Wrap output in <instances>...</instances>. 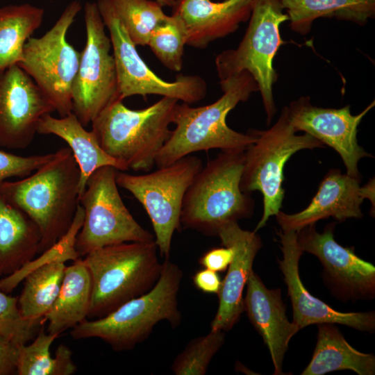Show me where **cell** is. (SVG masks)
Returning <instances> with one entry per match:
<instances>
[{
  "mask_svg": "<svg viewBox=\"0 0 375 375\" xmlns=\"http://www.w3.org/2000/svg\"><path fill=\"white\" fill-rule=\"evenodd\" d=\"M40 240L35 223L0 189V276L15 273L35 258Z\"/></svg>",
  "mask_w": 375,
  "mask_h": 375,
  "instance_id": "23",
  "label": "cell"
},
{
  "mask_svg": "<svg viewBox=\"0 0 375 375\" xmlns=\"http://www.w3.org/2000/svg\"><path fill=\"white\" fill-rule=\"evenodd\" d=\"M277 235L283 253V258L278 259V263L292 303L293 322L299 329L312 324L331 323L373 333L374 311L340 312L308 292L299 276V262L303 251L297 243V232L281 231Z\"/></svg>",
  "mask_w": 375,
  "mask_h": 375,
  "instance_id": "17",
  "label": "cell"
},
{
  "mask_svg": "<svg viewBox=\"0 0 375 375\" xmlns=\"http://www.w3.org/2000/svg\"><path fill=\"white\" fill-rule=\"evenodd\" d=\"M44 15L43 8L29 3L0 7V72L22 60L24 45Z\"/></svg>",
  "mask_w": 375,
  "mask_h": 375,
  "instance_id": "27",
  "label": "cell"
},
{
  "mask_svg": "<svg viewBox=\"0 0 375 375\" xmlns=\"http://www.w3.org/2000/svg\"><path fill=\"white\" fill-rule=\"evenodd\" d=\"M59 335L45 333L42 326L30 344L19 345L16 374L18 375H72L76 372L72 352L64 344H60L55 357L50 347Z\"/></svg>",
  "mask_w": 375,
  "mask_h": 375,
  "instance_id": "28",
  "label": "cell"
},
{
  "mask_svg": "<svg viewBox=\"0 0 375 375\" xmlns=\"http://www.w3.org/2000/svg\"><path fill=\"white\" fill-rule=\"evenodd\" d=\"M80 169L69 147H62L35 173L0 189L38 226L39 253L54 244L70 227L79 205Z\"/></svg>",
  "mask_w": 375,
  "mask_h": 375,
  "instance_id": "2",
  "label": "cell"
},
{
  "mask_svg": "<svg viewBox=\"0 0 375 375\" xmlns=\"http://www.w3.org/2000/svg\"><path fill=\"white\" fill-rule=\"evenodd\" d=\"M335 224L322 233L315 224L297 232L302 251L315 256L323 265V276L333 294L344 301L371 300L375 295V267L359 258L353 248L344 247L334 238Z\"/></svg>",
  "mask_w": 375,
  "mask_h": 375,
  "instance_id": "14",
  "label": "cell"
},
{
  "mask_svg": "<svg viewBox=\"0 0 375 375\" xmlns=\"http://www.w3.org/2000/svg\"><path fill=\"white\" fill-rule=\"evenodd\" d=\"M54 111L50 99L19 65L0 72V147L26 149L40 119Z\"/></svg>",
  "mask_w": 375,
  "mask_h": 375,
  "instance_id": "15",
  "label": "cell"
},
{
  "mask_svg": "<svg viewBox=\"0 0 375 375\" xmlns=\"http://www.w3.org/2000/svg\"><path fill=\"white\" fill-rule=\"evenodd\" d=\"M38 133L56 135L69 145L80 169L79 197L89 177L99 168L112 166L120 171L128 170L102 149L94 132L87 131L72 112L60 118L51 114L44 115L39 122Z\"/></svg>",
  "mask_w": 375,
  "mask_h": 375,
  "instance_id": "22",
  "label": "cell"
},
{
  "mask_svg": "<svg viewBox=\"0 0 375 375\" xmlns=\"http://www.w3.org/2000/svg\"><path fill=\"white\" fill-rule=\"evenodd\" d=\"M66 266L58 262L40 267L23 280L18 306L24 317L43 320L60 289Z\"/></svg>",
  "mask_w": 375,
  "mask_h": 375,
  "instance_id": "29",
  "label": "cell"
},
{
  "mask_svg": "<svg viewBox=\"0 0 375 375\" xmlns=\"http://www.w3.org/2000/svg\"><path fill=\"white\" fill-rule=\"evenodd\" d=\"M182 277L180 267L166 258L159 278L149 291L103 317L85 319L72 328L70 335L74 340L99 338L117 351L133 349L159 322L167 320L174 326L180 322L178 293Z\"/></svg>",
  "mask_w": 375,
  "mask_h": 375,
  "instance_id": "3",
  "label": "cell"
},
{
  "mask_svg": "<svg viewBox=\"0 0 375 375\" xmlns=\"http://www.w3.org/2000/svg\"><path fill=\"white\" fill-rule=\"evenodd\" d=\"M224 333L210 330L206 335L192 340L176 356L172 370L176 375H203L209 364L224 342Z\"/></svg>",
  "mask_w": 375,
  "mask_h": 375,
  "instance_id": "33",
  "label": "cell"
},
{
  "mask_svg": "<svg viewBox=\"0 0 375 375\" xmlns=\"http://www.w3.org/2000/svg\"><path fill=\"white\" fill-rule=\"evenodd\" d=\"M81 8L80 1L70 2L42 36L27 40L17 64L50 99L60 117L72 112V90L81 52L69 43L67 33Z\"/></svg>",
  "mask_w": 375,
  "mask_h": 375,
  "instance_id": "11",
  "label": "cell"
},
{
  "mask_svg": "<svg viewBox=\"0 0 375 375\" xmlns=\"http://www.w3.org/2000/svg\"><path fill=\"white\" fill-rule=\"evenodd\" d=\"M172 8V15H176L184 26L186 44L205 49L249 19L252 0H175Z\"/></svg>",
  "mask_w": 375,
  "mask_h": 375,
  "instance_id": "21",
  "label": "cell"
},
{
  "mask_svg": "<svg viewBox=\"0 0 375 375\" xmlns=\"http://www.w3.org/2000/svg\"><path fill=\"white\" fill-rule=\"evenodd\" d=\"M331 323L318 324L316 347L301 375H323L350 369L358 375L375 374V356L351 347L340 330Z\"/></svg>",
  "mask_w": 375,
  "mask_h": 375,
  "instance_id": "25",
  "label": "cell"
},
{
  "mask_svg": "<svg viewBox=\"0 0 375 375\" xmlns=\"http://www.w3.org/2000/svg\"><path fill=\"white\" fill-rule=\"evenodd\" d=\"M197 156L188 155L153 172L133 175L118 170V186L128 191L142 205L152 223L155 243L160 255L169 258L172 236L181 227L185 194L202 169Z\"/></svg>",
  "mask_w": 375,
  "mask_h": 375,
  "instance_id": "9",
  "label": "cell"
},
{
  "mask_svg": "<svg viewBox=\"0 0 375 375\" xmlns=\"http://www.w3.org/2000/svg\"><path fill=\"white\" fill-rule=\"evenodd\" d=\"M244 151H222L202 167L185 194L181 225L217 235L227 224L252 215L253 200L240 187Z\"/></svg>",
  "mask_w": 375,
  "mask_h": 375,
  "instance_id": "6",
  "label": "cell"
},
{
  "mask_svg": "<svg viewBox=\"0 0 375 375\" xmlns=\"http://www.w3.org/2000/svg\"><path fill=\"white\" fill-rule=\"evenodd\" d=\"M157 250L155 241L132 242L106 246L86 254L83 260L92 280L88 317H103L149 291L162 269Z\"/></svg>",
  "mask_w": 375,
  "mask_h": 375,
  "instance_id": "5",
  "label": "cell"
},
{
  "mask_svg": "<svg viewBox=\"0 0 375 375\" xmlns=\"http://www.w3.org/2000/svg\"><path fill=\"white\" fill-rule=\"evenodd\" d=\"M84 216V210L79 204L73 222L66 233L54 244L40 253V256L34 258L15 273L1 278L0 290L10 294L33 270L50 263L75 261L81 258L76 249V240L82 227Z\"/></svg>",
  "mask_w": 375,
  "mask_h": 375,
  "instance_id": "30",
  "label": "cell"
},
{
  "mask_svg": "<svg viewBox=\"0 0 375 375\" xmlns=\"http://www.w3.org/2000/svg\"><path fill=\"white\" fill-rule=\"evenodd\" d=\"M233 254V250L230 247L212 248L200 258L199 263L205 268L214 272H224L228 269Z\"/></svg>",
  "mask_w": 375,
  "mask_h": 375,
  "instance_id": "36",
  "label": "cell"
},
{
  "mask_svg": "<svg viewBox=\"0 0 375 375\" xmlns=\"http://www.w3.org/2000/svg\"><path fill=\"white\" fill-rule=\"evenodd\" d=\"M86 42L72 90V112L87 126L109 104L120 99L111 41L97 3L84 6ZM122 100V99H121Z\"/></svg>",
  "mask_w": 375,
  "mask_h": 375,
  "instance_id": "13",
  "label": "cell"
},
{
  "mask_svg": "<svg viewBox=\"0 0 375 375\" xmlns=\"http://www.w3.org/2000/svg\"><path fill=\"white\" fill-rule=\"evenodd\" d=\"M288 16L290 29L308 34L314 21L334 17L365 25L375 17V0H280Z\"/></svg>",
  "mask_w": 375,
  "mask_h": 375,
  "instance_id": "26",
  "label": "cell"
},
{
  "mask_svg": "<svg viewBox=\"0 0 375 375\" xmlns=\"http://www.w3.org/2000/svg\"><path fill=\"white\" fill-rule=\"evenodd\" d=\"M369 199L374 206V181L360 186V178L342 174L333 169L324 177L309 205L294 214L278 211L275 215L282 231H299L320 219L334 218L343 222L349 218H361V205Z\"/></svg>",
  "mask_w": 375,
  "mask_h": 375,
  "instance_id": "18",
  "label": "cell"
},
{
  "mask_svg": "<svg viewBox=\"0 0 375 375\" xmlns=\"http://www.w3.org/2000/svg\"><path fill=\"white\" fill-rule=\"evenodd\" d=\"M115 12L137 47L146 46L153 30L168 15L155 0H112Z\"/></svg>",
  "mask_w": 375,
  "mask_h": 375,
  "instance_id": "31",
  "label": "cell"
},
{
  "mask_svg": "<svg viewBox=\"0 0 375 375\" xmlns=\"http://www.w3.org/2000/svg\"><path fill=\"white\" fill-rule=\"evenodd\" d=\"M256 138L244 153V164L240 187L242 192L258 190L262 194L263 213L254 232L263 228L270 217L282 207L285 196L283 186L284 167L295 153L325 145L311 135H297L283 108L275 124L267 130H249Z\"/></svg>",
  "mask_w": 375,
  "mask_h": 375,
  "instance_id": "7",
  "label": "cell"
},
{
  "mask_svg": "<svg viewBox=\"0 0 375 375\" xmlns=\"http://www.w3.org/2000/svg\"><path fill=\"white\" fill-rule=\"evenodd\" d=\"M17 301L0 290V336L21 345L35 338L43 320L24 317Z\"/></svg>",
  "mask_w": 375,
  "mask_h": 375,
  "instance_id": "34",
  "label": "cell"
},
{
  "mask_svg": "<svg viewBox=\"0 0 375 375\" xmlns=\"http://www.w3.org/2000/svg\"><path fill=\"white\" fill-rule=\"evenodd\" d=\"M107 27L115 62L120 99L134 95L157 94L188 104L205 98L207 85L197 75L179 74L173 81L162 79L144 62L118 17L112 0H97Z\"/></svg>",
  "mask_w": 375,
  "mask_h": 375,
  "instance_id": "12",
  "label": "cell"
},
{
  "mask_svg": "<svg viewBox=\"0 0 375 375\" xmlns=\"http://www.w3.org/2000/svg\"><path fill=\"white\" fill-rule=\"evenodd\" d=\"M92 296V280L83 259L66 267L59 293L43 321L47 333L59 335L88 317Z\"/></svg>",
  "mask_w": 375,
  "mask_h": 375,
  "instance_id": "24",
  "label": "cell"
},
{
  "mask_svg": "<svg viewBox=\"0 0 375 375\" xmlns=\"http://www.w3.org/2000/svg\"><path fill=\"white\" fill-rule=\"evenodd\" d=\"M280 0H252L249 26L245 34L234 49H227L215 58L219 81L247 71L256 81L269 125L276 108L273 85L278 79L274 59L285 42L281 38L280 26L288 21Z\"/></svg>",
  "mask_w": 375,
  "mask_h": 375,
  "instance_id": "8",
  "label": "cell"
},
{
  "mask_svg": "<svg viewBox=\"0 0 375 375\" xmlns=\"http://www.w3.org/2000/svg\"><path fill=\"white\" fill-rule=\"evenodd\" d=\"M246 285L244 311L269 349L274 374H283V362L290 340L300 329L286 316L280 288H266L253 270Z\"/></svg>",
  "mask_w": 375,
  "mask_h": 375,
  "instance_id": "20",
  "label": "cell"
},
{
  "mask_svg": "<svg viewBox=\"0 0 375 375\" xmlns=\"http://www.w3.org/2000/svg\"><path fill=\"white\" fill-rule=\"evenodd\" d=\"M374 106L373 101L360 113L353 115L349 105L341 108H321L313 106L309 97H301L287 108L290 121L297 132L308 133L333 148L340 156L347 174L360 178L358 162L372 156L358 144V126Z\"/></svg>",
  "mask_w": 375,
  "mask_h": 375,
  "instance_id": "16",
  "label": "cell"
},
{
  "mask_svg": "<svg viewBox=\"0 0 375 375\" xmlns=\"http://www.w3.org/2000/svg\"><path fill=\"white\" fill-rule=\"evenodd\" d=\"M219 84L223 94L212 103L200 107L184 102L176 104L172 115L175 128L157 154L158 167L199 151H244L256 141L250 131L244 134L229 128L226 117L240 102L258 92L256 81L247 71H242Z\"/></svg>",
  "mask_w": 375,
  "mask_h": 375,
  "instance_id": "1",
  "label": "cell"
},
{
  "mask_svg": "<svg viewBox=\"0 0 375 375\" xmlns=\"http://www.w3.org/2000/svg\"><path fill=\"white\" fill-rule=\"evenodd\" d=\"M19 345L0 336V375L16 374Z\"/></svg>",
  "mask_w": 375,
  "mask_h": 375,
  "instance_id": "37",
  "label": "cell"
},
{
  "mask_svg": "<svg viewBox=\"0 0 375 375\" xmlns=\"http://www.w3.org/2000/svg\"><path fill=\"white\" fill-rule=\"evenodd\" d=\"M186 35L181 20L167 16L151 33L147 45L161 63L173 72H180L183 64Z\"/></svg>",
  "mask_w": 375,
  "mask_h": 375,
  "instance_id": "32",
  "label": "cell"
},
{
  "mask_svg": "<svg viewBox=\"0 0 375 375\" xmlns=\"http://www.w3.org/2000/svg\"><path fill=\"white\" fill-rule=\"evenodd\" d=\"M117 171L112 166L94 171L79 197L85 213L76 240L81 257L106 246L154 241L153 235L137 222L124 205L116 182Z\"/></svg>",
  "mask_w": 375,
  "mask_h": 375,
  "instance_id": "10",
  "label": "cell"
},
{
  "mask_svg": "<svg viewBox=\"0 0 375 375\" xmlns=\"http://www.w3.org/2000/svg\"><path fill=\"white\" fill-rule=\"evenodd\" d=\"M195 287L205 292L218 294L222 281H221L217 272L205 268L198 271L192 278Z\"/></svg>",
  "mask_w": 375,
  "mask_h": 375,
  "instance_id": "38",
  "label": "cell"
},
{
  "mask_svg": "<svg viewBox=\"0 0 375 375\" xmlns=\"http://www.w3.org/2000/svg\"><path fill=\"white\" fill-rule=\"evenodd\" d=\"M158 2L162 6H170L172 7L175 0H155Z\"/></svg>",
  "mask_w": 375,
  "mask_h": 375,
  "instance_id": "39",
  "label": "cell"
},
{
  "mask_svg": "<svg viewBox=\"0 0 375 375\" xmlns=\"http://www.w3.org/2000/svg\"><path fill=\"white\" fill-rule=\"evenodd\" d=\"M178 100L162 97L142 109L132 110L117 99L92 121V131L102 149L129 169L149 172L168 140Z\"/></svg>",
  "mask_w": 375,
  "mask_h": 375,
  "instance_id": "4",
  "label": "cell"
},
{
  "mask_svg": "<svg viewBox=\"0 0 375 375\" xmlns=\"http://www.w3.org/2000/svg\"><path fill=\"white\" fill-rule=\"evenodd\" d=\"M54 156V153L20 156L0 150V185L12 177L24 178L36 171Z\"/></svg>",
  "mask_w": 375,
  "mask_h": 375,
  "instance_id": "35",
  "label": "cell"
},
{
  "mask_svg": "<svg viewBox=\"0 0 375 375\" xmlns=\"http://www.w3.org/2000/svg\"><path fill=\"white\" fill-rule=\"evenodd\" d=\"M217 236L223 246L232 248L234 254L217 294L219 306L210 326L211 330L226 331L238 322L244 311L243 290L262 244L256 232L241 228L238 222L223 226Z\"/></svg>",
  "mask_w": 375,
  "mask_h": 375,
  "instance_id": "19",
  "label": "cell"
}]
</instances>
